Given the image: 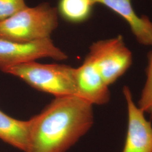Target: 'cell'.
<instances>
[{
	"instance_id": "obj_1",
	"label": "cell",
	"mask_w": 152,
	"mask_h": 152,
	"mask_svg": "<svg viewBox=\"0 0 152 152\" xmlns=\"http://www.w3.org/2000/svg\"><path fill=\"white\" fill-rule=\"evenodd\" d=\"M92 104L76 96L56 97L29 120L24 152H66L92 127Z\"/></svg>"
},
{
	"instance_id": "obj_2",
	"label": "cell",
	"mask_w": 152,
	"mask_h": 152,
	"mask_svg": "<svg viewBox=\"0 0 152 152\" xmlns=\"http://www.w3.org/2000/svg\"><path fill=\"white\" fill-rule=\"evenodd\" d=\"M58 26V11L48 3L26 7L0 21V39L27 42L45 38Z\"/></svg>"
},
{
	"instance_id": "obj_3",
	"label": "cell",
	"mask_w": 152,
	"mask_h": 152,
	"mask_svg": "<svg viewBox=\"0 0 152 152\" xmlns=\"http://www.w3.org/2000/svg\"><path fill=\"white\" fill-rule=\"evenodd\" d=\"M2 72L19 77L31 87L52 94L55 98L77 96L75 68L69 65L32 61Z\"/></svg>"
},
{
	"instance_id": "obj_4",
	"label": "cell",
	"mask_w": 152,
	"mask_h": 152,
	"mask_svg": "<svg viewBox=\"0 0 152 152\" xmlns=\"http://www.w3.org/2000/svg\"><path fill=\"white\" fill-rule=\"evenodd\" d=\"M87 56L109 86L123 76L132 63V53L121 35L93 43Z\"/></svg>"
},
{
	"instance_id": "obj_5",
	"label": "cell",
	"mask_w": 152,
	"mask_h": 152,
	"mask_svg": "<svg viewBox=\"0 0 152 152\" xmlns=\"http://www.w3.org/2000/svg\"><path fill=\"white\" fill-rule=\"evenodd\" d=\"M49 58L61 61L67 55L56 47L50 38L27 42H16L0 39V70L13 66Z\"/></svg>"
},
{
	"instance_id": "obj_6",
	"label": "cell",
	"mask_w": 152,
	"mask_h": 152,
	"mask_svg": "<svg viewBox=\"0 0 152 152\" xmlns=\"http://www.w3.org/2000/svg\"><path fill=\"white\" fill-rule=\"evenodd\" d=\"M123 94L127 110V130L122 152H152V125L134 102L130 88L124 86Z\"/></svg>"
},
{
	"instance_id": "obj_7",
	"label": "cell",
	"mask_w": 152,
	"mask_h": 152,
	"mask_svg": "<svg viewBox=\"0 0 152 152\" xmlns=\"http://www.w3.org/2000/svg\"><path fill=\"white\" fill-rule=\"evenodd\" d=\"M75 80L77 96L92 105H104L109 102V86L87 56L81 66L75 68Z\"/></svg>"
},
{
	"instance_id": "obj_8",
	"label": "cell",
	"mask_w": 152,
	"mask_h": 152,
	"mask_svg": "<svg viewBox=\"0 0 152 152\" xmlns=\"http://www.w3.org/2000/svg\"><path fill=\"white\" fill-rule=\"evenodd\" d=\"M95 5L107 7L121 16L130 28L139 44L152 46V22L147 16H139L132 5V0H92Z\"/></svg>"
},
{
	"instance_id": "obj_9",
	"label": "cell",
	"mask_w": 152,
	"mask_h": 152,
	"mask_svg": "<svg viewBox=\"0 0 152 152\" xmlns=\"http://www.w3.org/2000/svg\"><path fill=\"white\" fill-rule=\"evenodd\" d=\"M30 134V121L13 118L0 110V139L25 152Z\"/></svg>"
},
{
	"instance_id": "obj_10",
	"label": "cell",
	"mask_w": 152,
	"mask_h": 152,
	"mask_svg": "<svg viewBox=\"0 0 152 152\" xmlns=\"http://www.w3.org/2000/svg\"><path fill=\"white\" fill-rule=\"evenodd\" d=\"M94 5L92 0H60L58 11L66 20L81 23L90 17Z\"/></svg>"
},
{
	"instance_id": "obj_11",
	"label": "cell",
	"mask_w": 152,
	"mask_h": 152,
	"mask_svg": "<svg viewBox=\"0 0 152 152\" xmlns=\"http://www.w3.org/2000/svg\"><path fill=\"white\" fill-rule=\"evenodd\" d=\"M147 79L137 106L144 113L152 116V51L148 54Z\"/></svg>"
},
{
	"instance_id": "obj_12",
	"label": "cell",
	"mask_w": 152,
	"mask_h": 152,
	"mask_svg": "<svg viewBox=\"0 0 152 152\" xmlns=\"http://www.w3.org/2000/svg\"><path fill=\"white\" fill-rule=\"evenodd\" d=\"M27 7L24 0H0V21Z\"/></svg>"
}]
</instances>
